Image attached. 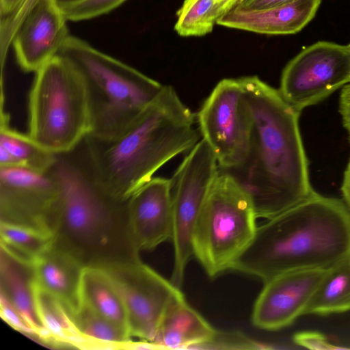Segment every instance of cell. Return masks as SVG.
<instances>
[{"instance_id":"cell-28","label":"cell","mask_w":350,"mask_h":350,"mask_svg":"<svg viewBox=\"0 0 350 350\" xmlns=\"http://www.w3.org/2000/svg\"><path fill=\"white\" fill-rule=\"evenodd\" d=\"M38 0H25L10 15L1 18L0 21V55L1 67L3 68L9 46L21 21L28 11Z\"/></svg>"},{"instance_id":"cell-24","label":"cell","mask_w":350,"mask_h":350,"mask_svg":"<svg viewBox=\"0 0 350 350\" xmlns=\"http://www.w3.org/2000/svg\"><path fill=\"white\" fill-rule=\"evenodd\" d=\"M350 310V258L327 270L304 314L328 315Z\"/></svg>"},{"instance_id":"cell-35","label":"cell","mask_w":350,"mask_h":350,"mask_svg":"<svg viewBox=\"0 0 350 350\" xmlns=\"http://www.w3.org/2000/svg\"><path fill=\"white\" fill-rule=\"evenodd\" d=\"M55 3L62 9L63 8L79 3L85 0H53Z\"/></svg>"},{"instance_id":"cell-25","label":"cell","mask_w":350,"mask_h":350,"mask_svg":"<svg viewBox=\"0 0 350 350\" xmlns=\"http://www.w3.org/2000/svg\"><path fill=\"white\" fill-rule=\"evenodd\" d=\"M229 10L221 0H185L176 12L174 29L184 37L204 36Z\"/></svg>"},{"instance_id":"cell-32","label":"cell","mask_w":350,"mask_h":350,"mask_svg":"<svg viewBox=\"0 0 350 350\" xmlns=\"http://www.w3.org/2000/svg\"><path fill=\"white\" fill-rule=\"evenodd\" d=\"M291 0H239L232 8L241 10H260L284 4Z\"/></svg>"},{"instance_id":"cell-12","label":"cell","mask_w":350,"mask_h":350,"mask_svg":"<svg viewBox=\"0 0 350 350\" xmlns=\"http://www.w3.org/2000/svg\"><path fill=\"white\" fill-rule=\"evenodd\" d=\"M59 187L47 171L0 167V221L56 233Z\"/></svg>"},{"instance_id":"cell-30","label":"cell","mask_w":350,"mask_h":350,"mask_svg":"<svg viewBox=\"0 0 350 350\" xmlns=\"http://www.w3.org/2000/svg\"><path fill=\"white\" fill-rule=\"evenodd\" d=\"M293 341L299 345L310 349H340L331 343L323 334L313 332L297 333L294 335Z\"/></svg>"},{"instance_id":"cell-1","label":"cell","mask_w":350,"mask_h":350,"mask_svg":"<svg viewBox=\"0 0 350 350\" xmlns=\"http://www.w3.org/2000/svg\"><path fill=\"white\" fill-rule=\"evenodd\" d=\"M239 79L252 116L249 148L241 165L222 171L249 195L257 218L269 219L315 192L299 126L301 113L257 76Z\"/></svg>"},{"instance_id":"cell-19","label":"cell","mask_w":350,"mask_h":350,"mask_svg":"<svg viewBox=\"0 0 350 350\" xmlns=\"http://www.w3.org/2000/svg\"><path fill=\"white\" fill-rule=\"evenodd\" d=\"M0 277V290L4 292L25 321L35 332L36 339L48 345V335L36 309L32 267L16 260L1 250Z\"/></svg>"},{"instance_id":"cell-17","label":"cell","mask_w":350,"mask_h":350,"mask_svg":"<svg viewBox=\"0 0 350 350\" xmlns=\"http://www.w3.org/2000/svg\"><path fill=\"white\" fill-rule=\"evenodd\" d=\"M85 266L74 254L55 242L32 268L35 281L74 314L81 307L80 286Z\"/></svg>"},{"instance_id":"cell-21","label":"cell","mask_w":350,"mask_h":350,"mask_svg":"<svg viewBox=\"0 0 350 350\" xmlns=\"http://www.w3.org/2000/svg\"><path fill=\"white\" fill-rule=\"evenodd\" d=\"M80 297L81 305L120 327L129 334L123 302L103 267L98 265L83 267Z\"/></svg>"},{"instance_id":"cell-2","label":"cell","mask_w":350,"mask_h":350,"mask_svg":"<svg viewBox=\"0 0 350 350\" xmlns=\"http://www.w3.org/2000/svg\"><path fill=\"white\" fill-rule=\"evenodd\" d=\"M196 118L174 88L164 85L157 98L119 134L88 135L85 142L103 189L126 201L161 166L200 140Z\"/></svg>"},{"instance_id":"cell-4","label":"cell","mask_w":350,"mask_h":350,"mask_svg":"<svg viewBox=\"0 0 350 350\" xmlns=\"http://www.w3.org/2000/svg\"><path fill=\"white\" fill-rule=\"evenodd\" d=\"M56 154L48 170L59 187L56 243L85 265L139 256L128 236L127 200L112 198L100 185L85 139L72 150Z\"/></svg>"},{"instance_id":"cell-8","label":"cell","mask_w":350,"mask_h":350,"mask_svg":"<svg viewBox=\"0 0 350 350\" xmlns=\"http://www.w3.org/2000/svg\"><path fill=\"white\" fill-rule=\"evenodd\" d=\"M219 172L217 159L201 139L189 152L171 180L174 247L171 282L180 288L186 266L193 256L192 237L195 224Z\"/></svg>"},{"instance_id":"cell-9","label":"cell","mask_w":350,"mask_h":350,"mask_svg":"<svg viewBox=\"0 0 350 350\" xmlns=\"http://www.w3.org/2000/svg\"><path fill=\"white\" fill-rule=\"evenodd\" d=\"M100 267L122 299L131 336L152 342L168 308L185 297L180 288L142 262L139 256Z\"/></svg>"},{"instance_id":"cell-27","label":"cell","mask_w":350,"mask_h":350,"mask_svg":"<svg viewBox=\"0 0 350 350\" xmlns=\"http://www.w3.org/2000/svg\"><path fill=\"white\" fill-rule=\"evenodd\" d=\"M126 0H85L62 8L67 21H80L105 14Z\"/></svg>"},{"instance_id":"cell-23","label":"cell","mask_w":350,"mask_h":350,"mask_svg":"<svg viewBox=\"0 0 350 350\" xmlns=\"http://www.w3.org/2000/svg\"><path fill=\"white\" fill-rule=\"evenodd\" d=\"M0 240L1 250L32 267L53 247L57 234L31 226L0 221Z\"/></svg>"},{"instance_id":"cell-31","label":"cell","mask_w":350,"mask_h":350,"mask_svg":"<svg viewBox=\"0 0 350 350\" xmlns=\"http://www.w3.org/2000/svg\"><path fill=\"white\" fill-rule=\"evenodd\" d=\"M339 112L350 142V83L343 86L339 98Z\"/></svg>"},{"instance_id":"cell-33","label":"cell","mask_w":350,"mask_h":350,"mask_svg":"<svg viewBox=\"0 0 350 350\" xmlns=\"http://www.w3.org/2000/svg\"><path fill=\"white\" fill-rule=\"evenodd\" d=\"M341 192L344 202L350 211V159L344 172Z\"/></svg>"},{"instance_id":"cell-14","label":"cell","mask_w":350,"mask_h":350,"mask_svg":"<svg viewBox=\"0 0 350 350\" xmlns=\"http://www.w3.org/2000/svg\"><path fill=\"white\" fill-rule=\"evenodd\" d=\"M128 236L135 252L151 250L170 240L172 227L171 180L152 178L127 200Z\"/></svg>"},{"instance_id":"cell-29","label":"cell","mask_w":350,"mask_h":350,"mask_svg":"<svg viewBox=\"0 0 350 350\" xmlns=\"http://www.w3.org/2000/svg\"><path fill=\"white\" fill-rule=\"evenodd\" d=\"M0 315L14 329L29 337L36 338L35 332L27 325L12 304L8 296L0 290Z\"/></svg>"},{"instance_id":"cell-34","label":"cell","mask_w":350,"mask_h":350,"mask_svg":"<svg viewBox=\"0 0 350 350\" xmlns=\"http://www.w3.org/2000/svg\"><path fill=\"white\" fill-rule=\"evenodd\" d=\"M25 0H0V16L3 18L13 13Z\"/></svg>"},{"instance_id":"cell-10","label":"cell","mask_w":350,"mask_h":350,"mask_svg":"<svg viewBox=\"0 0 350 350\" xmlns=\"http://www.w3.org/2000/svg\"><path fill=\"white\" fill-rule=\"evenodd\" d=\"M196 117L202 139L213 152L219 169L228 170L245 161L252 116L239 78L219 81Z\"/></svg>"},{"instance_id":"cell-3","label":"cell","mask_w":350,"mask_h":350,"mask_svg":"<svg viewBox=\"0 0 350 350\" xmlns=\"http://www.w3.org/2000/svg\"><path fill=\"white\" fill-rule=\"evenodd\" d=\"M350 258V211L344 201L314 192L258 226L232 267L264 282L284 273L327 269Z\"/></svg>"},{"instance_id":"cell-16","label":"cell","mask_w":350,"mask_h":350,"mask_svg":"<svg viewBox=\"0 0 350 350\" xmlns=\"http://www.w3.org/2000/svg\"><path fill=\"white\" fill-rule=\"evenodd\" d=\"M321 0H291L260 10L232 8L217 24L263 34H293L301 31L314 16Z\"/></svg>"},{"instance_id":"cell-26","label":"cell","mask_w":350,"mask_h":350,"mask_svg":"<svg viewBox=\"0 0 350 350\" xmlns=\"http://www.w3.org/2000/svg\"><path fill=\"white\" fill-rule=\"evenodd\" d=\"M72 316L77 328L92 342L94 349H125L132 341L124 329L85 306L81 305Z\"/></svg>"},{"instance_id":"cell-7","label":"cell","mask_w":350,"mask_h":350,"mask_svg":"<svg viewBox=\"0 0 350 350\" xmlns=\"http://www.w3.org/2000/svg\"><path fill=\"white\" fill-rule=\"evenodd\" d=\"M256 219L247 192L219 169L192 237L193 256L210 277L232 269L255 236Z\"/></svg>"},{"instance_id":"cell-5","label":"cell","mask_w":350,"mask_h":350,"mask_svg":"<svg viewBox=\"0 0 350 350\" xmlns=\"http://www.w3.org/2000/svg\"><path fill=\"white\" fill-rule=\"evenodd\" d=\"M57 55L81 75L87 91L91 132L111 137L133 122L159 95L164 85L133 67L69 36Z\"/></svg>"},{"instance_id":"cell-15","label":"cell","mask_w":350,"mask_h":350,"mask_svg":"<svg viewBox=\"0 0 350 350\" xmlns=\"http://www.w3.org/2000/svg\"><path fill=\"white\" fill-rule=\"evenodd\" d=\"M66 21L53 0H38L28 11L12 41L23 70L37 72L57 54L70 36Z\"/></svg>"},{"instance_id":"cell-18","label":"cell","mask_w":350,"mask_h":350,"mask_svg":"<svg viewBox=\"0 0 350 350\" xmlns=\"http://www.w3.org/2000/svg\"><path fill=\"white\" fill-rule=\"evenodd\" d=\"M218 333L183 297L168 308L152 343L157 349H186L211 345Z\"/></svg>"},{"instance_id":"cell-6","label":"cell","mask_w":350,"mask_h":350,"mask_svg":"<svg viewBox=\"0 0 350 350\" xmlns=\"http://www.w3.org/2000/svg\"><path fill=\"white\" fill-rule=\"evenodd\" d=\"M91 132L87 91L75 66L56 55L37 72L29 96V133L55 154L68 152Z\"/></svg>"},{"instance_id":"cell-22","label":"cell","mask_w":350,"mask_h":350,"mask_svg":"<svg viewBox=\"0 0 350 350\" xmlns=\"http://www.w3.org/2000/svg\"><path fill=\"white\" fill-rule=\"evenodd\" d=\"M56 157L28 134L11 129L9 116L1 109L0 167H22L45 172L53 165Z\"/></svg>"},{"instance_id":"cell-36","label":"cell","mask_w":350,"mask_h":350,"mask_svg":"<svg viewBox=\"0 0 350 350\" xmlns=\"http://www.w3.org/2000/svg\"><path fill=\"white\" fill-rule=\"evenodd\" d=\"M224 2L230 10L239 0H221Z\"/></svg>"},{"instance_id":"cell-11","label":"cell","mask_w":350,"mask_h":350,"mask_svg":"<svg viewBox=\"0 0 350 350\" xmlns=\"http://www.w3.org/2000/svg\"><path fill=\"white\" fill-rule=\"evenodd\" d=\"M350 83V44L317 42L292 59L282 71L278 89L284 100L301 111Z\"/></svg>"},{"instance_id":"cell-13","label":"cell","mask_w":350,"mask_h":350,"mask_svg":"<svg viewBox=\"0 0 350 350\" xmlns=\"http://www.w3.org/2000/svg\"><path fill=\"white\" fill-rule=\"evenodd\" d=\"M327 269L289 271L265 281L252 310L253 325L264 330L276 331L293 324L304 314Z\"/></svg>"},{"instance_id":"cell-20","label":"cell","mask_w":350,"mask_h":350,"mask_svg":"<svg viewBox=\"0 0 350 350\" xmlns=\"http://www.w3.org/2000/svg\"><path fill=\"white\" fill-rule=\"evenodd\" d=\"M33 288L37 314L48 335V345L59 347L94 349L92 342L77 328L66 306L40 286L35 280Z\"/></svg>"}]
</instances>
